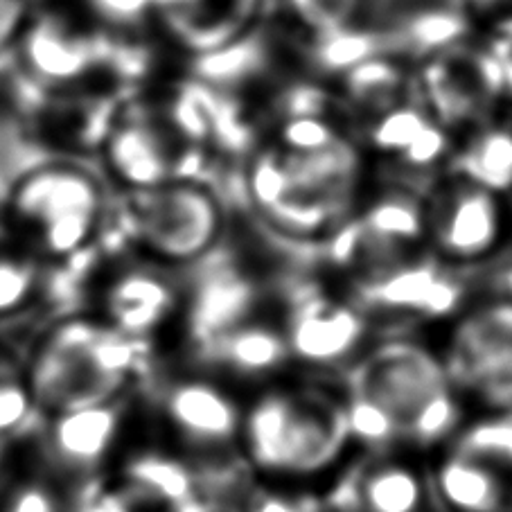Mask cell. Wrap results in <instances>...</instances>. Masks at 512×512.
<instances>
[{"label":"cell","instance_id":"obj_1","mask_svg":"<svg viewBox=\"0 0 512 512\" xmlns=\"http://www.w3.org/2000/svg\"><path fill=\"white\" fill-rule=\"evenodd\" d=\"M145 341L102 319L59 321L39 341L28 366V391L39 413H61L120 402L147 364Z\"/></svg>","mask_w":512,"mask_h":512},{"label":"cell","instance_id":"obj_2","mask_svg":"<svg viewBox=\"0 0 512 512\" xmlns=\"http://www.w3.org/2000/svg\"><path fill=\"white\" fill-rule=\"evenodd\" d=\"M107 217L109 192L100 176L75 161H50L12 183L0 224L43 264L84 253Z\"/></svg>","mask_w":512,"mask_h":512},{"label":"cell","instance_id":"obj_3","mask_svg":"<svg viewBox=\"0 0 512 512\" xmlns=\"http://www.w3.org/2000/svg\"><path fill=\"white\" fill-rule=\"evenodd\" d=\"M346 382L348 397L377 411L395 443L434 445L458 425L452 377L420 343H384L350 368Z\"/></svg>","mask_w":512,"mask_h":512},{"label":"cell","instance_id":"obj_4","mask_svg":"<svg viewBox=\"0 0 512 512\" xmlns=\"http://www.w3.org/2000/svg\"><path fill=\"white\" fill-rule=\"evenodd\" d=\"M255 467L278 474H314L332 465L350 440L343 402L319 391L262 395L242 422Z\"/></svg>","mask_w":512,"mask_h":512},{"label":"cell","instance_id":"obj_5","mask_svg":"<svg viewBox=\"0 0 512 512\" xmlns=\"http://www.w3.org/2000/svg\"><path fill=\"white\" fill-rule=\"evenodd\" d=\"M222 206L206 185L172 179L156 188L127 192L118 224L136 258L158 267H181L213 249L222 233Z\"/></svg>","mask_w":512,"mask_h":512},{"label":"cell","instance_id":"obj_6","mask_svg":"<svg viewBox=\"0 0 512 512\" xmlns=\"http://www.w3.org/2000/svg\"><path fill=\"white\" fill-rule=\"evenodd\" d=\"M445 368L454 386L497 409H512V300H494L463 316Z\"/></svg>","mask_w":512,"mask_h":512},{"label":"cell","instance_id":"obj_7","mask_svg":"<svg viewBox=\"0 0 512 512\" xmlns=\"http://www.w3.org/2000/svg\"><path fill=\"white\" fill-rule=\"evenodd\" d=\"M176 145L167 122L131 111L107 127L100 149L109 179L127 194L183 179Z\"/></svg>","mask_w":512,"mask_h":512},{"label":"cell","instance_id":"obj_8","mask_svg":"<svg viewBox=\"0 0 512 512\" xmlns=\"http://www.w3.org/2000/svg\"><path fill=\"white\" fill-rule=\"evenodd\" d=\"M422 86L440 127L474 125L503 93L488 50L438 52L422 75Z\"/></svg>","mask_w":512,"mask_h":512},{"label":"cell","instance_id":"obj_9","mask_svg":"<svg viewBox=\"0 0 512 512\" xmlns=\"http://www.w3.org/2000/svg\"><path fill=\"white\" fill-rule=\"evenodd\" d=\"M427 228L438 251L449 260L472 262L492 253L503 235L499 194L461 183L438 197L427 217Z\"/></svg>","mask_w":512,"mask_h":512},{"label":"cell","instance_id":"obj_10","mask_svg":"<svg viewBox=\"0 0 512 512\" xmlns=\"http://www.w3.org/2000/svg\"><path fill=\"white\" fill-rule=\"evenodd\" d=\"M359 296L375 312L443 319L461 305L463 285L434 264L397 262L368 273L359 285Z\"/></svg>","mask_w":512,"mask_h":512},{"label":"cell","instance_id":"obj_11","mask_svg":"<svg viewBox=\"0 0 512 512\" xmlns=\"http://www.w3.org/2000/svg\"><path fill=\"white\" fill-rule=\"evenodd\" d=\"M111 273L100 289L102 319L113 330L145 341L161 328L176 307V289L154 262L136 258Z\"/></svg>","mask_w":512,"mask_h":512},{"label":"cell","instance_id":"obj_12","mask_svg":"<svg viewBox=\"0 0 512 512\" xmlns=\"http://www.w3.org/2000/svg\"><path fill=\"white\" fill-rule=\"evenodd\" d=\"M366 334L357 307L312 294L300 298L289 316V355L310 366H337L352 357Z\"/></svg>","mask_w":512,"mask_h":512},{"label":"cell","instance_id":"obj_13","mask_svg":"<svg viewBox=\"0 0 512 512\" xmlns=\"http://www.w3.org/2000/svg\"><path fill=\"white\" fill-rule=\"evenodd\" d=\"M253 201L271 224L289 235H316L339 213L323 194L291 170L282 154L264 156L249 176Z\"/></svg>","mask_w":512,"mask_h":512},{"label":"cell","instance_id":"obj_14","mask_svg":"<svg viewBox=\"0 0 512 512\" xmlns=\"http://www.w3.org/2000/svg\"><path fill=\"white\" fill-rule=\"evenodd\" d=\"M427 231V217L416 201L391 194L375 201L361 222L339 237V260L368 262L370 273L393 267Z\"/></svg>","mask_w":512,"mask_h":512},{"label":"cell","instance_id":"obj_15","mask_svg":"<svg viewBox=\"0 0 512 512\" xmlns=\"http://www.w3.org/2000/svg\"><path fill=\"white\" fill-rule=\"evenodd\" d=\"M163 413L172 429L185 443L201 452L224 454L242 429L237 404L222 388L203 379H183L165 388L161 397Z\"/></svg>","mask_w":512,"mask_h":512},{"label":"cell","instance_id":"obj_16","mask_svg":"<svg viewBox=\"0 0 512 512\" xmlns=\"http://www.w3.org/2000/svg\"><path fill=\"white\" fill-rule=\"evenodd\" d=\"M21 61L41 82L64 86L82 77L93 64V43L75 19L57 10L30 14L16 48Z\"/></svg>","mask_w":512,"mask_h":512},{"label":"cell","instance_id":"obj_17","mask_svg":"<svg viewBox=\"0 0 512 512\" xmlns=\"http://www.w3.org/2000/svg\"><path fill=\"white\" fill-rule=\"evenodd\" d=\"M122 425L120 402L88 406L52 416L48 429L50 456L61 470L91 474L111 454Z\"/></svg>","mask_w":512,"mask_h":512},{"label":"cell","instance_id":"obj_18","mask_svg":"<svg viewBox=\"0 0 512 512\" xmlns=\"http://www.w3.org/2000/svg\"><path fill=\"white\" fill-rule=\"evenodd\" d=\"M425 501L422 479L413 467L375 461L355 467L332 497L337 512H420Z\"/></svg>","mask_w":512,"mask_h":512},{"label":"cell","instance_id":"obj_19","mask_svg":"<svg viewBox=\"0 0 512 512\" xmlns=\"http://www.w3.org/2000/svg\"><path fill=\"white\" fill-rule=\"evenodd\" d=\"M287 357L285 334L262 323H244L201 348V359L208 366L242 377L269 375L285 364Z\"/></svg>","mask_w":512,"mask_h":512},{"label":"cell","instance_id":"obj_20","mask_svg":"<svg viewBox=\"0 0 512 512\" xmlns=\"http://www.w3.org/2000/svg\"><path fill=\"white\" fill-rule=\"evenodd\" d=\"M373 145L404 165L427 167L447 152V134L420 109L393 107L375 125Z\"/></svg>","mask_w":512,"mask_h":512},{"label":"cell","instance_id":"obj_21","mask_svg":"<svg viewBox=\"0 0 512 512\" xmlns=\"http://www.w3.org/2000/svg\"><path fill=\"white\" fill-rule=\"evenodd\" d=\"M461 179L501 194L512 188V129L488 125L476 131L458 152Z\"/></svg>","mask_w":512,"mask_h":512},{"label":"cell","instance_id":"obj_22","mask_svg":"<svg viewBox=\"0 0 512 512\" xmlns=\"http://www.w3.org/2000/svg\"><path fill=\"white\" fill-rule=\"evenodd\" d=\"M43 264L0 224V319L28 307L41 287Z\"/></svg>","mask_w":512,"mask_h":512},{"label":"cell","instance_id":"obj_23","mask_svg":"<svg viewBox=\"0 0 512 512\" xmlns=\"http://www.w3.org/2000/svg\"><path fill=\"white\" fill-rule=\"evenodd\" d=\"M454 454L490 465L494 470H512V409L463 431Z\"/></svg>","mask_w":512,"mask_h":512},{"label":"cell","instance_id":"obj_24","mask_svg":"<svg viewBox=\"0 0 512 512\" xmlns=\"http://www.w3.org/2000/svg\"><path fill=\"white\" fill-rule=\"evenodd\" d=\"M348 88L357 102L388 111L400 107L395 100L402 91V73L386 61L370 57L350 70Z\"/></svg>","mask_w":512,"mask_h":512},{"label":"cell","instance_id":"obj_25","mask_svg":"<svg viewBox=\"0 0 512 512\" xmlns=\"http://www.w3.org/2000/svg\"><path fill=\"white\" fill-rule=\"evenodd\" d=\"M37 413L25 379L0 370V440L21 434Z\"/></svg>","mask_w":512,"mask_h":512},{"label":"cell","instance_id":"obj_26","mask_svg":"<svg viewBox=\"0 0 512 512\" xmlns=\"http://www.w3.org/2000/svg\"><path fill=\"white\" fill-rule=\"evenodd\" d=\"M458 32H461V19L456 14L438 10L416 16L402 28V39L406 46L418 52H443L452 46Z\"/></svg>","mask_w":512,"mask_h":512},{"label":"cell","instance_id":"obj_27","mask_svg":"<svg viewBox=\"0 0 512 512\" xmlns=\"http://www.w3.org/2000/svg\"><path fill=\"white\" fill-rule=\"evenodd\" d=\"M361 0H289L291 10L316 34L348 28Z\"/></svg>","mask_w":512,"mask_h":512},{"label":"cell","instance_id":"obj_28","mask_svg":"<svg viewBox=\"0 0 512 512\" xmlns=\"http://www.w3.org/2000/svg\"><path fill=\"white\" fill-rule=\"evenodd\" d=\"M285 147L289 154H305L321 149L337 140V134L330 125L312 116H300L285 127Z\"/></svg>","mask_w":512,"mask_h":512},{"label":"cell","instance_id":"obj_29","mask_svg":"<svg viewBox=\"0 0 512 512\" xmlns=\"http://www.w3.org/2000/svg\"><path fill=\"white\" fill-rule=\"evenodd\" d=\"M75 512H138L122 497L113 481H93L79 492L75 501Z\"/></svg>","mask_w":512,"mask_h":512},{"label":"cell","instance_id":"obj_30","mask_svg":"<svg viewBox=\"0 0 512 512\" xmlns=\"http://www.w3.org/2000/svg\"><path fill=\"white\" fill-rule=\"evenodd\" d=\"M97 19L113 25H134L154 14V0H86Z\"/></svg>","mask_w":512,"mask_h":512},{"label":"cell","instance_id":"obj_31","mask_svg":"<svg viewBox=\"0 0 512 512\" xmlns=\"http://www.w3.org/2000/svg\"><path fill=\"white\" fill-rule=\"evenodd\" d=\"M30 14V0H0V55L16 48Z\"/></svg>","mask_w":512,"mask_h":512},{"label":"cell","instance_id":"obj_32","mask_svg":"<svg viewBox=\"0 0 512 512\" xmlns=\"http://www.w3.org/2000/svg\"><path fill=\"white\" fill-rule=\"evenodd\" d=\"M242 512H321V503L307 494L262 492L255 494Z\"/></svg>","mask_w":512,"mask_h":512},{"label":"cell","instance_id":"obj_33","mask_svg":"<svg viewBox=\"0 0 512 512\" xmlns=\"http://www.w3.org/2000/svg\"><path fill=\"white\" fill-rule=\"evenodd\" d=\"M488 52L494 66H497L501 91L512 95V19H506L497 25V32H494Z\"/></svg>","mask_w":512,"mask_h":512},{"label":"cell","instance_id":"obj_34","mask_svg":"<svg viewBox=\"0 0 512 512\" xmlns=\"http://www.w3.org/2000/svg\"><path fill=\"white\" fill-rule=\"evenodd\" d=\"M179 512H242V508H237V506H233V503L222 501V499L197 497L190 503H185Z\"/></svg>","mask_w":512,"mask_h":512},{"label":"cell","instance_id":"obj_35","mask_svg":"<svg viewBox=\"0 0 512 512\" xmlns=\"http://www.w3.org/2000/svg\"><path fill=\"white\" fill-rule=\"evenodd\" d=\"M476 7H481L485 12H497V10H512V0H472ZM512 19V12H510Z\"/></svg>","mask_w":512,"mask_h":512},{"label":"cell","instance_id":"obj_36","mask_svg":"<svg viewBox=\"0 0 512 512\" xmlns=\"http://www.w3.org/2000/svg\"><path fill=\"white\" fill-rule=\"evenodd\" d=\"M501 291H503V298L512 300V264L501 273Z\"/></svg>","mask_w":512,"mask_h":512},{"label":"cell","instance_id":"obj_37","mask_svg":"<svg viewBox=\"0 0 512 512\" xmlns=\"http://www.w3.org/2000/svg\"><path fill=\"white\" fill-rule=\"evenodd\" d=\"M3 458H5V452H3V440H0V472H3Z\"/></svg>","mask_w":512,"mask_h":512},{"label":"cell","instance_id":"obj_38","mask_svg":"<svg viewBox=\"0 0 512 512\" xmlns=\"http://www.w3.org/2000/svg\"><path fill=\"white\" fill-rule=\"evenodd\" d=\"M246 3H255V0H246Z\"/></svg>","mask_w":512,"mask_h":512}]
</instances>
